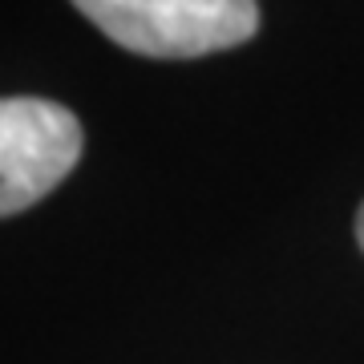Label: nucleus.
<instances>
[{
  "label": "nucleus",
  "mask_w": 364,
  "mask_h": 364,
  "mask_svg": "<svg viewBox=\"0 0 364 364\" xmlns=\"http://www.w3.org/2000/svg\"><path fill=\"white\" fill-rule=\"evenodd\" d=\"M122 49L182 61L235 49L255 37V0H73Z\"/></svg>",
  "instance_id": "obj_1"
},
{
  "label": "nucleus",
  "mask_w": 364,
  "mask_h": 364,
  "mask_svg": "<svg viewBox=\"0 0 364 364\" xmlns=\"http://www.w3.org/2000/svg\"><path fill=\"white\" fill-rule=\"evenodd\" d=\"M81 158V122L45 97H0V215L33 207Z\"/></svg>",
  "instance_id": "obj_2"
},
{
  "label": "nucleus",
  "mask_w": 364,
  "mask_h": 364,
  "mask_svg": "<svg viewBox=\"0 0 364 364\" xmlns=\"http://www.w3.org/2000/svg\"><path fill=\"white\" fill-rule=\"evenodd\" d=\"M356 239H360V251H364V203H360V215H356Z\"/></svg>",
  "instance_id": "obj_3"
}]
</instances>
